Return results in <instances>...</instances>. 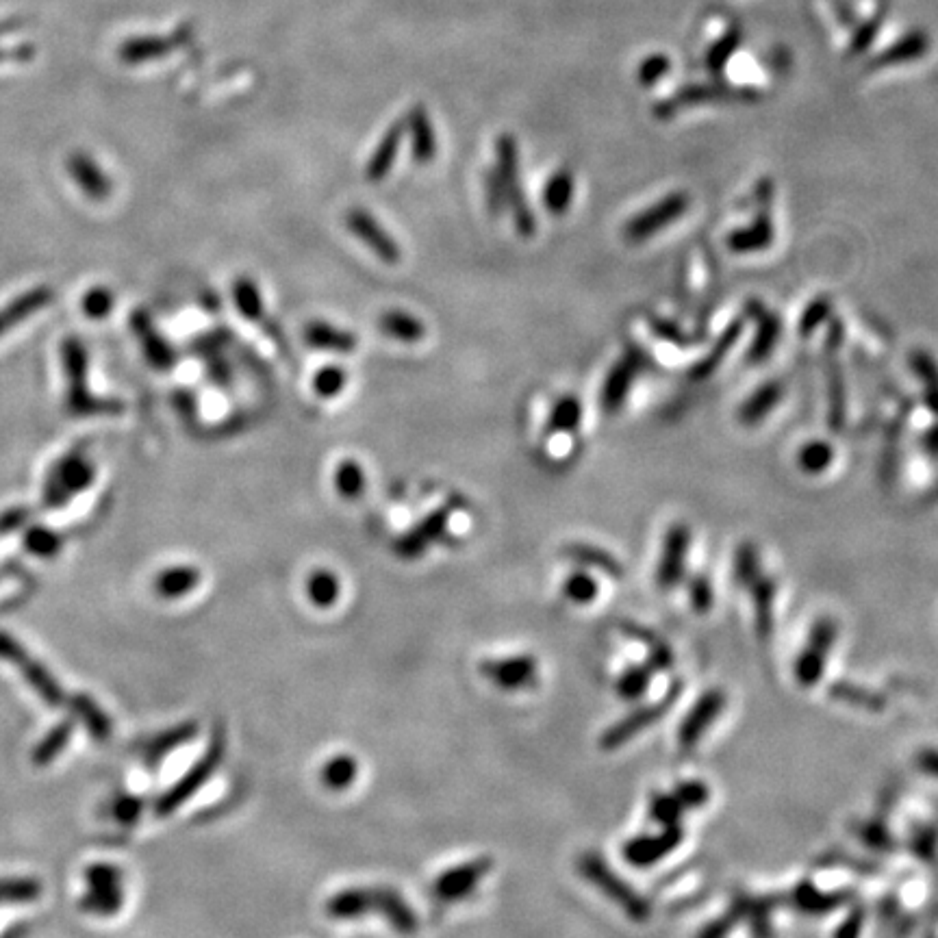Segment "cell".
I'll return each mask as SVG.
<instances>
[{
	"mask_svg": "<svg viewBox=\"0 0 938 938\" xmlns=\"http://www.w3.org/2000/svg\"><path fill=\"white\" fill-rule=\"evenodd\" d=\"M346 385H348L346 370H341V367H335V365L322 367V370L313 378V389L320 398H335L346 389Z\"/></svg>",
	"mask_w": 938,
	"mask_h": 938,
	"instance_id": "b9f144b4",
	"label": "cell"
},
{
	"mask_svg": "<svg viewBox=\"0 0 938 938\" xmlns=\"http://www.w3.org/2000/svg\"><path fill=\"white\" fill-rule=\"evenodd\" d=\"M830 313H832V298L830 296H817L804 309L800 324H797V333H800L802 337H810L823 322L830 318Z\"/></svg>",
	"mask_w": 938,
	"mask_h": 938,
	"instance_id": "60d3db41",
	"label": "cell"
},
{
	"mask_svg": "<svg viewBox=\"0 0 938 938\" xmlns=\"http://www.w3.org/2000/svg\"><path fill=\"white\" fill-rule=\"evenodd\" d=\"M648 324L652 328V333L656 337H661L663 341H667V344H674L678 348H689L693 346V337H689L687 333L682 331V328L676 324V322H671V320H665V318H658V315H648Z\"/></svg>",
	"mask_w": 938,
	"mask_h": 938,
	"instance_id": "ee69618b",
	"label": "cell"
},
{
	"mask_svg": "<svg viewBox=\"0 0 938 938\" xmlns=\"http://www.w3.org/2000/svg\"><path fill=\"white\" fill-rule=\"evenodd\" d=\"M111 309H113V294L107 287H96L92 291H87L83 298V311L87 318L103 320L111 313Z\"/></svg>",
	"mask_w": 938,
	"mask_h": 938,
	"instance_id": "7dc6e473",
	"label": "cell"
},
{
	"mask_svg": "<svg viewBox=\"0 0 938 938\" xmlns=\"http://www.w3.org/2000/svg\"><path fill=\"white\" fill-rule=\"evenodd\" d=\"M70 706H72V713L83 721L85 728L90 730V734L96 741H107L111 737V730H113L111 719L90 695L87 693L72 695Z\"/></svg>",
	"mask_w": 938,
	"mask_h": 938,
	"instance_id": "4316f807",
	"label": "cell"
},
{
	"mask_svg": "<svg viewBox=\"0 0 938 938\" xmlns=\"http://www.w3.org/2000/svg\"><path fill=\"white\" fill-rule=\"evenodd\" d=\"M910 365H912V370H915V374L923 380L925 404H928L934 415H938V365L934 363L930 354L923 350L912 352Z\"/></svg>",
	"mask_w": 938,
	"mask_h": 938,
	"instance_id": "8d00e7d4",
	"label": "cell"
},
{
	"mask_svg": "<svg viewBox=\"0 0 938 938\" xmlns=\"http://www.w3.org/2000/svg\"><path fill=\"white\" fill-rule=\"evenodd\" d=\"M737 46H739V33H728L724 40L717 42L711 48V53H708V66H711L713 70L724 68L726 61L732 57L734 50H737Z\"/></svg>",
	"mask_w": 938,
	"mask_h": 938,
	"instance_id": "f907efd6",
	"label": "cell"
},
{
	"mask_svg": "<svg viewBox=\"0 0 938 938\" xmlns=\"http://www.w3.org/2000/svg\"><path fill=\"white\" fill-rule=\"evenodd\" d=\"M378 331L391 339L402 341V344H417V341H422L426 337L424 322L420 318H415V315L407 311H398V309H391L380 315Z\"/></svg>",
	"mask_w": 938,
	"mask_h": 938,
	"instance_id": "603a6c76",
	"label": "cell"
},
{
	"mask_svg": "<svg viewBox=\"0 0 938 938\" xmlns=\"http://www.w3.org/2000/svg\"><path fill=\"white\" fill-rule=\"evenodd\" d=\"M491 869H493L491 856H478L474 860H467V863L456 865L441 873V876L433 882V895L439 899V902H446V904L461 902V899L469 897L478 889V884L489 876Z\"/></svg>",
	"mask_w": 938,
	"mask_h": 938,
	"instance_id": "30bf717a",
	"label": "cell"
},
{
	"mask_svg": "<svg viewBox=\"0 0 938 938\" xmlns=\"http://www.w3.org/2000/svg\"><path fill=\"white\" fill-rule=\"evenodd\" d=\"M745 311L756 322V337L752 341V348L747 352V361L752 365L763 363L771 357L776 350L780 335H782V322L773 311H769L763 302L750 300L745 304Z\"/></svg>",
	"mask_w": 938,
	"mask_h": 938,
	"instance_id": "5bb4252c",
	"label": "cell"
},
{
	"mask_svg": "<svg viewBox=\"0 0 938 938\" xmlns=\"http://www.w3.org/2000/svg\"><path fill=\"white\" fill-rule=\"evenodd\" d=\"M563 554L567 556L569 561H576V563L585 565V567L598 569V572H602V574H606V576L621 578V565L617 563L615 556L608 554V552L602 550V548H595V545H587V543H569L567 548L563 550Z\"/></svg>",
	"mask_w": 938,
	"mask_h": 938,
	"instance_id": "f1b7e54d",
	"label": "cell"
},
{
	"mask_svg": "<svg viewBox=\"0 0 938 938\" xmlns=\"http://www.w3.org/2000/svg\"><path fill=\"white\" fill-rule=\"evenodd\" d=\"M643 363L645 354L637 346H630L624 354V359H619L611 370H608L600 394L602 409L606 413H617L624 407L632 385H635L639 372L643 370Z\"/></svg>",
	"mask_w": 938,
	"mask_h": 938,
	"instance_id": "4fadbf2b",
	"label": "cell"
},
{
	"mask_svg": "<svg viewBox=\"0 0 938 938\" xmlns=\"http://www.w3.org/2000/svg\"><path fill=\"white\" fill-rule=\"evenodd\" d=\"M923 446H925V450H928L930 454L938 456V424H936V426L930 430L928 435H925V439H923Z\"/></svg>",
	"mask_w": 938,
	"mask_h": 938,
	"instance_id": "9f6ffc18",
	"label": "cell"
},
{
	"mask_svg": "<svg viewBox=\"0 0 938 938\" xmlns=\"http://www.w3.org/2000/svg\"><path fill=\"white\" fill-rule=\"evenodd\" d=\"M359 776V763L357 758L350 754H339L331 760H326L322 767V784L331 791H346L352 787V782Z\"/></svg>",
	"mask_w": 938,
	"mask_h": 938,
	"instance_id": "4dcf8cb0",
	"label": "cell"
},
{
	"mask_svg": "<svg viewBox=\"0 0 938 938\" xmlns=\"http://www.w3.org/2000/svg\"><path fill=\"white\" fill-rule=\"evenodd\" d=\"M485 200H487V209H489V213L493 215V218H498L500 213H504V209H506V192H504V183H502L496 168L485 174Z\"/></svg>",
	"mask_w": 938,
	"mask_h": 938,
	"instance_id": "c3c4849f",
	"label": "cell"
},
{
	"mask_svg": "<svg viewBox=\"0 0 938 938\" xmlns=\"http://www.w3.org/2000/svg\"><path fill=\"white\" fill-rule=\"evenodd\" d=\"M574 189H576V179L572 170H567V168L556 170L543 189V205L545 209H548V213L556 215V218L565 215L569 207H572Z\"/></svg>",
	"mask_w": 938,
	"mask_h": 938,
	"instance_id": "cb8c5ba5",
	"label": "cell"
},
{
	"mask_svg": "<svg viewBox=\"0 0 938 938\" xmlns=\"http://www.w3.org/2000/svg\"><path fill=\"white\" fill-rule=\"evenodd\" d=\"M461 506H463L461 500H448L433 513H428L420 524H415L409 532H404V535L394 543V550L400 559L404 561L420 559L430 545H433L443 532H446L450 517L459 511Z\"/></svg>",
	"mask_w": 938,
	"mask_h": 938,
	"instance_id": "9c48e42d",
	"label": "cell"
},
{
	"mask_svg": "<svg viewBox=\"0 0 938 938\" xmlns=\"http://www.w3.org/2000/svg\"><path fill=\"white\" fill-rule=\"evenodd\" d=\"M196 734H198L196 721H183V724L161 732L157 734V737H152L146 743V750H144L148 767H157V763H161V760L168 754H172L174 750H179L181 745L196 739Z\"/></svg>",
	"mask_w": 938,
	"mask_h": 938,
	"instance_id": "7402d4cb",
	"label": "cell"
},
{
	"mask_svg": "<svg viewBox=\"0 0 938 938\" xmlns=\"http://www.w3.org/2000/svg\"><path fill=\"white\" fill-rule=\"evenodd\" d=\"M61 476H63V489L66 491H76L83 489L85 485L92 483L94 478V467L90 463H85L81 459H68L61 467Z\"/></svg>",
	"mask_w": 938,
	"mask_h": 938,
	"instance_id": "7bdbcfd3",
	"label": "cell"
},
{
	"mask_svg": "<svg viewBox=\"0 0 938 938\" xmlns=\"http://www.w3.org/2000/svg\"><path fill=\"white\" fill-rule=\"evenodd\" d=\"M784 398V383L782 380H769L763 387H758L754 394L747 398L739 409V422L743 426H758L767 420V415L778 407Z\"/></svg>",
	"mask_w": 938,
	"mask_h": 938,
	"instance_id": "ffe728a7",
	"label": "cell"
},
{
	"mask_svg": "<svg viewBox=\"0 0 938 938\" xmlns=\"http://www.w3.org/2000/svg\"><path fill=\"white\" fill-rule=\"evenodd\" d=\"M202 580L200 569L194 565H174L163 569L155 578V593L163 600H181L192 593Z\"/></svg>",
	"mask_w": 938,
	"mask_h": 938,
	"instance_id": "44dd1931",
	"label": "cell"
},
{
	"mask_svg": "<svg viewBox=\"0 0 938 938\" xmlns=\"http://www.w3.org/2000/svg\"><path fill=\"white\" fill-rule=\"evenodd\" d=\"M224 752H226V737L222 730H218L211 737L205 754H202L196 763L183 773L179 782L172 784V787L159 797L155 804V813L159 817H168L174 813V810H179L187 800H192V797L213 778V773L218 771V767L224 760Z\"/></svg>",
	"mask_w": 938,
	"mask_h": 938,
	"instance_id": "7a4b0ae2",
	"label": "cell"
},
{
	"mask_svg": "<svg viewBox=\"0 0 938 938\" xmlns=\"http://www.w3.org/2000/svg\"><path fill=\"white\" fill-rule=\"evenodd\" d=\"M843 322L834 318L830 322V331L823 344V363H826V383H828V424L832 430H841L847 417V389L841 367V346H843Z\"/></svg>",
	"mask_w": 938,
	"mask_h": 938,
	"instance_id": "5b68a950",
	"label": "cell"
},
{
	"mask_svg": "<svg viewBox=\"0 0 938 938\" xmlns=\"http://www.w3.org/2000/svg\"><path fill=\"white\" fill-rule=\"evenodd\" d=\"M743 333V320H737V322H732L724 333L719 335V339L715 341V346L713 350L706 354V357L697 363L693 370H691V378L693 380H706V378H711L715 372H717V367L724 363V359L730 354V350L737 346V341Z\"/></svg>",
	"mask_w": 938,
	"mask_h": 938,
	"instance_id": "d4e9b609",
	"label": "cell"
},
{
	"mask_svg": "<svg viewBox=\"0 0 938 938\" xmlns=\"http://www.w3.org/2000/svg\"><path fill=\"white\" fill-rule=\"evenodd\" d=\"M496 155H498L496 170L504 183L506 209H511L515 231L522 237H532L537 233V220L524 194V185L519 183V148L511 133H502L498 137Z\"/></svg>",
	"mask_w": 938,
	"mask_h": 938,
	"instance_id": "3957f363",
	"label": "cell"
},
{
	"mask_svg": "<svg viewBox=\"0 0 938 938\" xmlns=\"http://www.w3.org/2000/svg\"><path fill=\"white\" fill-rule=\"evenodd\" d=\"M691 598L697 606H708L711 604V598H713V593H711V585H708V580L706 578H695L691 582Z\"/></svg>",
	"mask_w": 938,
	"mask_h": 938,
	"instance_id": "11a10c76",
	"label": "cell"
},
{
	"mask_svg": "<svg viewBox=\"0 0 938 938\" xmlns=\"http://www.w3.org/2000/svg\"><path fill=\"white\" fill-rule=\"evenodd\" d=\"M404 124H407V133L411 139L413 161L420 163V166H426V163H430L437 157V150H439L437 133H435L433 122H430L428 111L422 105H415L409 111Z\"/></svg>",
	"mask_w": 938,
	"mask_h": 938,
	"instance_id": "e0dca14e",
	"label": "cell"
},
{
	"mask_svg": "<svg viewBox=\"0 0 938 938\" xmlns=\"http://www.w3.org/2000/svg\"><path fill=\"white\" fill-rule=\"evenodd\" d=\"M928 50V37L923 33H910L904 40L895 42L889 50H884L880 57L873 59L871 68H882V66H897V63H906L912 59H919L925 55Z\"/></svg>",
	"mask_w": 938,
	"mask_h": 938,
	"instance_id": "1f68e13d",
	"label": "cell"
},
{
	"mask_svg": "<svg viewBox=\"0 0 938 938\" xmlns=\"http://www.w3.org/2000/svg\"><path fill=\"white\" fill-rule=\"evenodd\" d=\"M339 593L341 582L331 569H315L307 578V598L318 608L333 606L339 600Z\"/></svg>",
	"mask_w": 938,
	"mask_h": 938,
	"instance_id": "d590c367",
	"label": "cell"
},
{
	"mask_svg": "<svg viewBox=\"0 0 938 938\" xmlns=\"http://www.w3.org/2000/svg\"><path fill=\"white\" fill-rule=\"evenodd\" d=\"M302 335L311 348H318L324 352L352 354L359 346L357 335L328 322H309L307 326H304Z\"/></svg>",
	"mask_w": 938,
	"mask_h": 938,
	"instance_id": "d6986e66",
	"label": "cell"
},
{
	"mask_svg": "<svg viewBox=\"0 0 938 938\" xmlns=\"http://www.w3.org/2000/svg\"><path fill=\"white\" fill-rule=\"evenodd\" d=\"M346 226H348V231L357 237L359 242H363L367 248H370L380 261L387 265L400 263L402 248L370 211H365L361 207L350 209L346 213Z\"/></svg>",
	"mask_w": 938,
	"mask_h": 938,
	"instance_id": "7c38bea8",
	"label": "cell"
},
{
	"mask_svg": "<svg viewBox=\"0 0 938 938\" xmlns=\"http://www.w3.org/2000/svg\"><path fill=\"white\" fill-rule=\"evenodd\" d=\"M582 422V404L576 396H563L561 400L554 402V407L548 417V426H545V433L550 437L552 435H561V433H574V430Z\"/></svg>",
	"mask_w": 938,
	"mask_h": 938,
	"instance_id": "d6a6232c",
	"label": "cell"
},
{
	"mask_svg": "<svg viewBox=\"0 0 938 938\" xmlns=\"http://www.w3.org/2000/svg\"><path fill=\"white\" fill-rule=\"evenodd\" d=\"M563 591L572 602L587 604L595 598V595H598V582H595L589 574L578 572L565 580Z\"/></svg>",
	"mask_w": 938,
	"mask_h": 938,
	"instance_id": "f6af8a7d",
	"label": "cell"
},
{
	"mask_svg": "<svg viewBox=\"0 0 938 938\" xmlns=\"http://www.w3.org/2000/svg\"><path fill=\"white\" fill-rule=\"evenodd\" d=\"M832 461H834V448L828 441H821V439L808 441L800 450V454H797V465H800L802 472L808 476L823 474L832 465Z\"/></svg>",
	"mask_w": 938,
	"mask_h": 938,
	"instance_id": "f35d334b",
	"label": "cell"
},
{
	"mask_svg": "<svg viewBox=\"0 0 938 938\" xmlns=\"http://www.w3.org/2000/svg\"><path fill=\"white\" fill-rule=\"evenodd\" d=\"M72 732H74V721L66 719V721H61V724H57L40 743L35 745L33 756H31L33 763L37 767H46L48 763H53V760L66 750V745L72 739Z\"/></svg>",
	"mask_w": 938,
	"mask_h": 938,
	"instance_id": "e575fe53",
	"label": "cell"
},
{
	"mask_svg": "<svg viewBox=\"0 0 938 938\" xmlns=\"http://www.w3.org/2000/svg\"><path fill=\"white\" fill-rule=\"evenodd\" d=\"M68 166L74 174L76 183L85 189V194H90L94 198H107L111 194V181L107 179V174H103V170L96 166L94 159H90V155H81V152H76V155H72V159L68 161Z\"/></svg>",
	"mask_w": 938,
	"mask_h": 938,
	"instance_id": "484cf974",
	"label": "cell"
},
{
	"mask_svg": "<svg viewBox=\"0 0 938 938\" xmlns=\"http://www.w3.org/2000/svg\"><path fill=\"white\" fill-rule=\"evenodd\" d=\"M691 541V530L687 524L671 526L665 537L663 559L658 565V582L663 587H671L682 576L684 561H687V550Z\"/></svg>",
	"mask_w": 938,
	"mask_h": 938,
	"instance_id": "2e32d148",
	"label": "cell"
},
{
	"mask_svg": "<svg viewBox=\"0 0 938 938\" xmlns=\"http://www.w3.org/2000/svg\"><path fill=\"white\" fill-rule=\"evenodd\" d=\"M404 135H407V124H404V120H398L396 124L389 126L383 137H380L378 146L374 148L372 157L365 166V179L367 181L380 183V181L387 179L389 170L394 168V163H396V157H398V150H400Z\"/></svg>",
	"mask_w": 938,
	"mask_h": 938,
	"instance_id": "ac0fdd59",
	"label": "cell"
},
{
	"mask_svg": "<svg viewBox=\"0 0 938 938\" xmlns=\"http://www.w3.org/2000/svg\"><path fill=\"white\" fill-rule=\"evenodd\" d=\"M192 40V29L181 27L172 37H133L118 48V57L124 63H146L152 59H161L170 55L174 48H179Z\"/></svg>",
	"mask_w": 938,
	"mask_h": 938,
	"instance_id": "9a60e30c",
	"label": "cell"
},
{
	"mask_svg": "<svg viewBox=\"0 0 938 938\" xmlns=\"http://www.w3.org/2000/svg\"><path fill=\"white\" fill-rule=\"evenodd\" d=\"M480 674L502 691H524L537 684L539 667L530 654L489 658L480 663Z\"/></svg>",
	"mask_w": 938,
	"mask_h": 938,
	"instance_id": "8fae6325",
	"label": "cell"
},
{
	"mask_svg": "<svg viewBox=\"0 0 938 938\" xmlns=\"http://www.w3.org/2000/svg\"><path fill=\"white\" fill-rule=\"evenodd\" d=\"M87 893L81 897V910L98 917H111L124 906V876L111 863H94L85 869Z\"/></svg>",
	"mask_w": 938,
	"mask_h": 938,
	"instance_id": "277c9868",
	"label": "cell"
},
{
	"mask_svg": "<svg viewBox=\"0 0 938 938\" xmlns=\"http://www.w3.org/2000/svg\"><path fill=\"white\" fill-rule=\"evenodd\" d=\"M689 205L691 198L687 192H674L665 196L624 224V239L630 244L645 242V239L654 237L656 233L665 231L669 224L680 220L689 211Z\"/></svg>",
	"mask_w": 938,
	"mask_h": 938,
	"instance_id": "52a82bcc",
	"label": "cell"
},
{
	"mask_svg": "<svg viewBox=\"0 0 938 938\" xmlns=\"http://www.w3.org/2000/svg\"><path fill=\"white\" fill-rule=\"evenodd\" d=\"M233 300L235 307L248 322H261L263 320V298L257 283L252 281L250 276H237V281L233 283Z\"/></svg>",
	"mask_w": 938,
	"mask_h": 938,
	"instance_id": "836d02e7",
	"label": "cell"
},
{
	"mask_svg": "<svg viewBox=\"0 0 938 938\" xmlns=\"http://www.w3.org/2000/svg\"><path fill=\"white\" fill-rule=\"evenodd\" d=\"M669 68V61L665 57H650L645 63H641V70H639V81L641 83H654L656 79H661V76L667 72Z\"/></svg>",
	"mask_w": 938,
	"mask_h": 938,
	"instance_id": "f5cc1de1",
	"label": "cell"
},
{
	"mask_svg": "<svg viewBox=\"0 0 938 938\" xmlns=\"http://www.w3.org/2000/svg\"><path fill=\"white\" fill-rule=\"evenodd\" d=\"M0 658L11 665H16L22 671V676L27 678V682L46 704L59 706L63 704V700H66L59 682L48 674V669L42 663H37L35 658H31L29 652L20 645V641L7 635V632H0Z\"/></svg>",
	"mask_w": 938,
	"mask_h": 938,
	"instance_id": "ba28073f",
	"label": "cell"
},
{
	"mask_svg": "<svg viewBox=\"0 0 938 938\" xmlns=\"http://www.w3.org/2000/svg\"><path fill=\"white\" fill-rule=\"evenodd\" d=\"M42 884L31 878H9L0 880V902L27 904L40 897Z\"/></svg>",
	"mask_w": 938,
	"mask_h": 938,
	"instance_id": "ab89813d",
	"label": "cell"
},
{
	"mask_svg": "<svg viewBox=\"0 0 938 938\" xmlns=\"http://www.w3.org/2000/svg\"><path fill=\"white\" fill-rule=\"evenodd\" d=\"M878 24H880V22L876 20V22H871V24H865V27L858 31L856 40H854V44H852V50H854L856 55H858V53H863V50H865V48H869V44H871L873 40H876Z\"/></svg>",
	"mask_w": 938,
	"mask_h": 938,
	"instance_id": "db71d44e",
	"label": "cell"
},
{
	"mask_svg": "<svg viewBox=\"0 0 938 938\" xmlns=\"http://www.w3.org/2000/svg\"><path fill=\"white\" fill-rule=\"evenodd\" d=\"M144 813V797L137 795H122L113 802V817L122 826H131Z\"/></svg>",
	"mask_w": 938,
	"mask_h": 938,
	"instance_id": "681fc988",
	"label": "cell"
},
{
	"mask_svg": "<svg viewBox=\"0 0 938 938\" xmlns=\"http://www.w3.org/2000/svg\"><path fill=\"white\" fill-rule=\"evenodd\" d=\"M24 545H27V550L35 556H42V559H50V556H55L61 548V539L59 535H55V532H50V530H44V528H35L31 530L27 539H24Z\"/></svg>",
	"mask_w": 938,
	"mask_h": 938,
	"instance_id": "bcb514c9",
	"label": "cell"
},
{
	"mask_svg": "<svg viewBox=\"0 0 938 938\" xmlns=\"http://www.w3.org/2000/svg\"><path fill=\"white\" fill-rule=\"evenodd\" d=\"M365 485H367V478H365V472H363V467H361L359 461L346 459V461H341L337 465L335 487H337V493L341 498L357 500L361 493L365 491Z\"/></svg>",
	"mask_w": 938,
	"mask_h": 938,
	"instance_id": "74e56055",
	"label": "cell"
},
{
	"mask_svg": "<svg viewBox=\"0 0 938 938\" xmlns=\"http://www.w3.org/2000/svg\"><path fill=\"white\" fill-rule=\"evenodd\" d=\"M372 912L383 917L398 934L411 936L420 928L415 910L391 886H354L335 893L326 902V915L337 921L359 919Z\"/></svg>",
	"mask_w": 938,
	"mask_h": 938,
	"instance_id": "6da1fadb",
	"label": "cell"
},
{
	"mask_svg": "<svg viewBox=\"0 0 938 938\" xmlns=\"http://www.w3.org/2000/svg\"><path fill=\"white\" fill-rule=\"evenodd\" d=\"M756 202L758 211L756 218L747 224L732 231L726 237L728 250L737 252V255H752V252L767 250L773 242V222H771V202H773V183L763 179L756 187Z\"/></svg>",
	"mask_w": 938,
	"mask_h": 938,
	"instance_id": "8992f818",
	"label": "cell"
},
{
	"mask_svg": "<svg viewBox=\"0 0 938 938\" xmlns=\"http://www.w3.org/2000/svg\"><path fill=\"white\" fill-rule=\"evenodd\" d=\"M726 98H752L750 92H737V90H726V87H708V85H700V87H689V90H684L680 92L674 100H669L667 107L663 109H658V113H663V116H669V113H674L682 107H691L695 103H704V100H726Z\"/></svg>",
	"mask_w": 938,
	"mask_h": 938,
	"instance_id": "f546056e",
	"label": "cell"
},
{
	"mask_svg": "<svg viewBox=\"0 0 938 938\" xmlns=\"http://www.w3.org/2000/svg\"><path fill=\"white\" fill-rule=\"evenodd\" d=\"M135 331H137L139 339L144 341V350H146L148 361L155 367H159V370H170V367L176 363V354L168 346L166 339H163L157 331H152V326H150L146 315H142V313L135 315Z\"/></svg>",
	"mask_w": 938,
	"mask_h": 938,
	"instance_id": "83f0119b",
	"label": "cell"
},
{
	"mask_svg": "<svg viewBox=\"0 0 938 938\" xmlns=\"http://www.w3.org/2000/svg\"><path fill=\"white\" fill-rule=\"evenodd\" d=\"M758 569V554L752 543L741 545V550L737 554V578L739 582H750L756 576Z\"/></svg>",
	"mask_w": 938,
	"mask_h": 938,
	"instance_id": "816d5d0a",
	"label": "cell"
}]
</instances>
